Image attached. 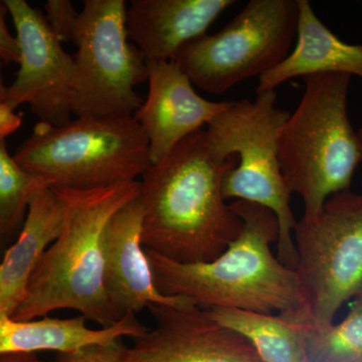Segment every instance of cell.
Instances as JSON below:
<instances>
[{"mask_svg":"<svg viewBox=\"0 0 362 362\" xmlns=\"http://www.w3.org/2000/svg\"><path fill=\"white\" fill-rule=\"evenodd\" d=\"M66 218V204L57 188L40 185L28 206L23 228L0 259V312L13 316L33 272L58 239Z\"/></svg>","mask_w":362,"mask_h":362,"instance_id":"15","label":"cell"},{"mask_svg":"<svg viewBox=\"0 0 362 362\" xmlns=\"http://www.w3.org/2000/svg\"><path fill=\"white\" fill-rule=\"evenodd\" d=\"M147 69L148 96L133 117L148 139L150 160L156 164L228 108L230 101L213 102L199 96L175 62L147 63Z\"/></svg>","mask_w":362,"mask_h":362,"instance_id":"13","label":"cell"},{"mask_svg":"<svg viewBox=\"0 0 362 362\" xmlns=\"http://www.w3.org/2000/svg\"><path fill=\"white\" fill-rule=\"evenodd\" d=\"M57 189L66 204L63 230L33 272L13 318L33 320L71 309L108 327L123 315L105 288V230L112 216L138 194L139 181L90 190Z\"/></svg>","mask_w":362,"mask_h":362,"instance_id":"3","label":"cell"},{"mask_svg":"<svg viewBox=\"0 0 362 362\" xmlns=\"http://www.w3.org/2000/svg\"><path fill=\"white\" fill-rule=\"evenodd\" d=\"M302 310L325 330L345 303L362 295V192L331 195L315 216L293 232Z\"/></svg>","mask_w":362,"mask_h":362,"instance_id":"7","label":"cell"},{"mask_svg":"<svg viewBox=\"0 0 362 362\" xmlns=\"http://www.w3.org/2000/svg\"><path fill=\"white\" fill-rule=\"evenodd\" d=\"M298 18L297 0H251L220 32L181 47L173 62L192 85L223 94L284 61L296 37Z\"/></svg>","mask_w":362,"mask_h":362,"instance_id":"8","label":"cell"},{"mask_svg":"<svg viewBox=\"0 0 362 362\" xmlns=\"http://www.w3.org/2000/svg\"><path fill=\"white\" fill-rule=\"evenodd\" d=\"M147 330L133 313L125 314L108 327L92 329L83 315L66 319L45 316L21 321L0 312V354H71L93 345L118 341L123 337L137 338Z\"/></svg>","mask_w":362,"mask_h":362,"instance_id":"16","label":"cell"},{"mask_svg":"<svg viewBox=\"0 0 362 362\" xmlns=\"http://www.w3.org/2000/svg\"><path fill=\"white\" fill-rule=\"evenodd\" d=\"M206 311L216 322L247 339L263 362H310L306 341L312 324L302 309L277 314L233 308Z\"/></svg>","mask_w":362,"mask_h":362,"instance_id":"18","label":"cell"},{"mask_svg":"<svg viewBox=\"0 0 362 362\" xmlns=\"http://www.w3.org/2000/svg\"><path fill=\"white\" fill-rule=\"evenodd\" d=\"M143 206L138 194L112 216L105 230V288L121 315L137 314L152 305L188 309L189 299L165 296L157 289L142 245Z\"/></svg>","mask_w":362,"mask_h":362,"instance_id":"12","label":"cell"},{"mask_svg":"<svg viewBox=\"0 0 362 362\" xmlns=\"http://www.w3.org/2000/svg\"><path fill=\"white\" fill-rule=\"evenodd\" d=\"M126 347L122 340L93 345L71 354H58L57 362H124Z\"/></svg>","mask_w":362,"mask_h":362,"instance_id":"22","label":"cell"},{"mask_svg":"<svg viewBox=\"0 0 362 362\" xmlns=\"http://www.w3.org/2000/svg\"><path fill=\"white\" fill-rule=\"evenodd\" d=\"M359 140H361V148H362V128L358 131Z\"/></svg>","mask_w":362,"mask_h":362,"instance_id":"27","label":"cell"},{"mask_svg":"<svg viewBox=\"0 0 362 362\" xmlns=\"http://www.w3.org/2000/svg\"><path fill=\"white\" fill-rule=\"evenodd\" d=\"M0 362H57L47 361L35 354H0Z\"/></svg>","mask_w":362,"mask_h":362,"instance_id":"25","label":"cell"},{"mask_svg":"<svg viewBox=\"0 0 362 362\" xmlns=\"http://www.w3.org/2000/svg\"><path fill=\"white\" fill-rule=\"evenodd\" d=\"M233 0H132L126 32L147 63L173 62L181 47L202 35Z\"/></svg>","mask_w":362,"mask_h":362,"instance_id":"14","label":"cell"},{"mask_svg":"<svg viewBox=\"0 0 362 362\" xmlns=\"http://www.w3.org/2000/svg\"><path fill=\"white\" fill-rule=\"evenodd\" d=\"M13 158L51 187L73 190L137 181L152 164L148 139L134 117L37 123Z\"/></svg>","mask_w":362,"mask_h":362,"instance_id":"5","label":"cell"},{"mask_svg":"<svg viewBox=\"0 0 362 362\" xmlns=\"http://www.w3.org/2000/svg\"><path fill=\"white\" fill-rule=\"evenodd\" d=\"M45 18L61 42H73L77 35L80 13L69 0H49L45 4Z\"/></svg>","mask_w":362,"mask_h":362,"instance_id":"21","label":"cell"},{"mask_svg":"<svg viewBox=\"0 0 362 362\" xmlns=\"http://www.w3.org/2000/svg\"><path fill=\"white\" fill-rule=\"evenodd\" d=\"M297 1L296 47L259 78L257 93L275 90L291 78L318 74H345L362 80V45L343 42L319 20L308 0Z\"/></svg>","mask_w":362,"mask_h":362,"instance_id":"17","label":"cell"},{"mask_svg":"<svg viewBox=\"0 0 362 362\" xmlns=\"http://www.w3.org/2000/svg\"><path fill=\"white\" fill-rule=\"evenodd\" d=\"M20 49V70L6 90L4 103L28 104L40 122L61 126L73 115L76 88L74 56L62 47L44 14L25 0H4Z\"/></svg>","mask_w":362,"mask_h":362,"instance_id":"10","label":"cell"},{"mask_svg":"<svg viewBox=\"0 0 362 362\" xmlns=\"http://www.w3.org/2000/svg\"><path fill=\"white\" fill-rule=\"evenodd\" d=\"M126 8L124 0H85L74 40V115L126 118L143 104L135 87L148 81V69L128 39Z\"/></svg>","mask_w":362,"mask_h":362,"instance_id":"9","label":"cell"},{"mask_svg":"<svg viewBox=\"0 0 362 362\" xmlns=\"http://www.w3.org/2000/svg\"><path fill=\"white\" fill-rule=\"evenodd\" d=\"M7 8L4 1H0V59L4 64L20 63V49L18 40L9 32L6 25Z\"/></svg>","mask_w":362,"mask_h":362,"instance_id":"23","label":"cell"},{"mask_svg":"<svg viewBox=\"0 0 362 362\" xmlns=\"http://www.w3.org/2000/svg\"><path fill=\"white\" fill-rule=\"evenodd\" d=\"M303 78L301 101L279 130V162L290 192L303 201V216H315L331 195L350 189L362 148L347 108L351 77Z\"/></svg>","mask_w":362,"mask_h":362,"instance_id":"4","label":"cell"},{"mask_svg":"<svg viewBox=\"0 0 362 362\" xmlns=\"http://www.w3.org/2000/svg\"><path fill=\"white\" fill-rule=\"evenodd\" d=\"M153 329L133 338L124 362H263L251 344L204 309L152 305Z\"/></svg>","mask_w":362,"mask_h":362,"instance_id":"11","label":"cell"},{"mask_svg":"<svg viewBox=\"0 0 362 362\" xmlns=\"http://www.w3.org/2000/svg\"><path fill=\"white\" fill-rule=\"evenodd\" d=\"M23 119L14 113L4 102H0V139L6 140V137L13 134L20 129Z\"/></svg>","mask_w":362,"mask_h":362,"instance_id":"24","label":"cell"},{"mask_svg":"<svg viewBox=\"0 0 362 362\" xmlns=\"http://www.w3.org/2000/svg\"><path fill=\"white\" fill-rule=\"evenodd\" d=\"M341 322L325 330L313 327L307 335L310 362H362V295L349 303Z\"/></svg>","mask_w":362,"mask_h":362,"instance_id":"20","label":"cell"},{"mask_svg":"<svg viewBox=\"0 0 362 362\" xmlns=\"http://www.w3.org/2000/svg\"><path fill=\"white\" fill-rule=\"evenodd\" d=\"M290 113L277 106L276 90L257 93L255 100L230 101L207 124V146L216 158L237 156L239 163L223 176L226 199L244 201L270 209L279 223L277 258L296 270L293 232L296 226L291 192L281 170L279 130Z\"/></svg>","mask_w":362,"mask_h":362,"instance_id":"6","label":"cell"},{"mask_svg":"<svg viewBox=\"0 0 362 362\" xmlns=\"http://www.w3.org/2000/svg\"><path fill=\"white\" fill-rule=\"evenodd\" d=\"M4 61L0 59V102L4 101L7 90V86L6 85V82H4Z\"/></svg>","mask_w":362,"mask_h":362,"instance_id":"26","label":"cell"},{"mask_svg":"<svg viewBox=\"0 0 362 362\" xmlns=\"http://www.w3.org/2000/svg\"><path fill=\"white\" fill-rule=\"evenodd\" d=\"M237 156L218 159L206 131L185 138L139 181L143 247L178 263L218 258L238 237L243 221L223 194L226 173Z\"/></svg>","mask_w":362,"mask_h":362,"instance_id":"1","label":"cell"},{"mask_svg":"<svg viewBox=\"0 0 362 362\" xmlns=\"http://www.w3.org/2000/svg\"><path fill=\"white\" fill-rule=\"evenodd\" d=\"M230 206L243 221L242 232L213 261L178 263L144 247L157 289L165 296L187 298L204 310L274 314L302 309L296 272L272 252L279 239L275 214L244 201Z\"/></svg>","mask_w":362,"mask_h":362,"instance_id":"2","label":"cell"},{"mask_svg":"<svg viewBox=\"0 0 362 362\" xmlns=\"http://www.w3.org/2000/svg\"><path fill=\"white\" fill-rule=\"evenodd\" d=\"M44 180L26 173L0 139V256L20 233L30 199Z\"/></svg>","mask_w":362,"mask_h":362,"instance_id":"19","label":"cell"}]
</instances>
